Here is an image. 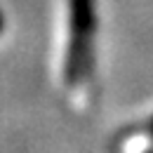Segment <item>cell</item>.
Segmentation results:
<instances>
[{"instance_id": "6da1fadb", "label": "cell", "mask_w": 153, "mask_h": 153, "mask_svg": "<svg viewBox=\"0 0 153 153\" xmlns=\"http://www.w3.org/2000/svg\"><path fill=\"white\" fill-rule=\"evenodd\" d=\"M68 54H66V80L78 82L82 76H87L90 64V47L94 40V0H68Z\"/></svg>"}, {"instance_id": "7a4b0ae2", "label": "cell", "mask_w": 153, "mask_h": 153, "mask_svg": "<svg viewBox=\"0 0 153 153\" xmlns=\"http://www.w3.org/2000/svg\"><path fill=\"white\" fill-rule=\"evenodd\" d=\"M149 134H151V139H153V120H151V127H149Z\"/></svg>"}]
</instances>
